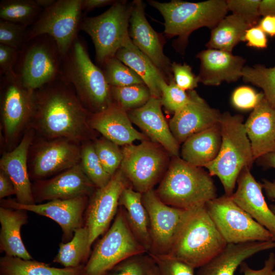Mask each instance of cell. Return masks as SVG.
Segmentation results:
<instances>
[{"label": "cell", "mask_w": 275, "mask_h": 275, "mask_svg": "<svg viewBox=\"0 0 275 275\" xmlns=\"http://www.w3.org/2000/svg\"><path fill=\"white\" fill-rule=\"evenodd\" d=\"M36 109L30 127L46 140L69 139L81 143L89 141L92 131L91 114L72 87L60 77L36 90Z\"/></svg>", "instance_id": "1"}, {"label": "cell", "mask_w": 275, "mask_h": 275, "mask_svg": "<svg viewBox=\"0 0 275 275\" xmlns=\"http://www.w3.org/2000/svg\"><path fill=\"white\" fill-rule=\"evenodd\" d=\"M155 193L165 204L183 209L205 205L217 198L216 186L208 172L179 156L172 157Z\"/></svg>", "instance_id": "2"}, {"label": "cell", "mask_w": 275, "mask_h": 275, "mask_svg": "<svg viewBox=\"0 0 275 275\" xmlns=\"http://www.w3.org/2000/svg\"><path fill=\"white\" fill-rule=\"evenodd\" d=\"M60 77L72 87L91 113L102 112L113 102L111 87L102 70L92 62L78 37L63 57Z\"/></svg>", "instance_id": "3"}, {"label": "cell", "mask_w": 275, "mask_h": 275, "mask_svg": "<svg viewBox=\"0 0 275 275\" xmlns=\"http://www.w3.org/2000/svg\"><path fill=\"white\" fill-rule=\"evenodd\" d=\"M227 244L204 205L191 210L168 253L164 255L198 268L218 254Z\"/></svg>", "instance_id": "4"}, {"label": "cell", "mask_w": 275, "mask_h": 275, "mask_svg": "<svg viewBox=\"0 0 275 275\" xmlns=\"http://www.w3.org/2000/svg\"><path fill=\"white\" fill-rule=\"evenodd\" d=\"M222 144L217 157L207 164L209 174L220 180L225 194L231 196L242 170L251 169L254 161L243 117L229 112L221 114L219 121Z\"/></svg>", "instance_id": "5"}, {"label": "cell", "mask_w": 275, "mask_h": 275, "mask_svg": "<svg viewBox=\"0 0 275 275\" xmlns=\"http://www.w3.org/2000/svg\"><path fill=\"white\" fill-rule=\"evenodd\" d=\"M163 16L164 34L169 38L178 37L175 45L184 51L190 34L202 27L214 28L229 11L225 0L192 3L179 0L169 2L149 1Z\"/></svg>", "instance_id": "6"}, {"label": "cell", "mask_w": 275, "mask_h": 275, "mask_svg": "<svg viewBox=\"0 0 275 275\" xmlns=\"http://www.w3.org/2000/svg\"><path fill=\"white\" fill-rule=\"evenodd\" d=\"M62 60L55 40L47 35H40L19 51L14 72L24 87L36 91L60 76Z\"/></svg>", "instance_id": "7"}, {"label": "cell", "mask_w": 275, "mask_h": 275, "mask_svg": "<svg viewBox=\"0 0 275 275\" xmlns=\"http://www.w3.org/2000/svg\"><path fill=\"white\" fill-rule=\"evenodd\" d=\"M132 3L115 1L103 13L95 17L82 18L80 29L91 38L95 57L101 65L114 57L129 38V20Z\"/></svg>", "instance_id": "8"}, {"label": "cell", "mask_w": 275, "mask_h": 275, "mask_svg": "<svg viewBox=\"0 0 275 275\" xmlns=\"http://www.w3.org/2000/svg\"><path fill=\"white\" fill-rule=\"evenodd\" d=\"M147 252L138 241L120 209L113 224L94 248L80 275H106L130 257Z\"/></svg>", "instance_id": "9"}, {"label": "cell", "mask_w": 275, "mask_h": 275, "mask_svg": "<svg viewBox=\"0 0 275 275\" xmlns=\"http://www.w3.org/2000/svg\"><path fill=\"white\" fill-rule=\"evenodd\" d=\"M120 169L133 189L144 194L163 177L169 166V154L159 144L145 140L139 145H125Z\"/></svg>", "instance_id": "10"}, {"label": "cell", "mask_w": 275, "mask_h": 275, "mask_svg": "<svg viewBox=\"0 0 275 275\" xmlns=\"http://www.w3.org/2000/svg\"><path fill=\"white\" fill-rule=\"evenodd\" d=\"M1 117L5 141L10 145L30 126L36 109V91L24 87L15 73L1 77Z\"/></svg>", "instance_id": "11"}, {"label": "cell", "mask_w": 275, "mask_h": 275, "mask_svg": "<svg viewBox=\"0 0 275 275\" xmlns=\"http://www.w3.org/2000/svg\"><path fill=\"white\" fill-rule=\"evenodd\" d=\"M206 209L227 243L274 240L272 234L226 195L205 204Z\"/></svg>", "instance_id": "12"}, {"label": "cell", "mask_w": 275, "mask_h": 275, "mask_svg": "<svg viewBox=\"0 0 275 275\" xmlns=\"http://www.w3.org/2000/svg\"><path fill=\"white\" fill-rule=\"evenodd\" d=\"M82 0H58L44 10L29 30L28 41L47 35L56 42L63 57L78 37L82 20Z\"/></svg>", "instance_id": "13"}, {"label": "cell", "mask_w": 275, "mask_h": 275, "mask_svg": "<svg viewBox=\"0 0 275 275\" xmlns=\"http://www.w3.org/2000/svg\"><path fill=\"white\" fill-rule=\"evenodd\" d=\"M147 211L152 248L149 254L167 255L191 209L169 206L161 201L153 189L142 194Z\"/></svg>", "instance_id": "14"}, {"label": "cell", "mask_w": 275, "mask_h": 275, "mask_svg": "<svg viewBox=\"0 0 275 275\" xmlns=\"http://www.w3.org/2000/svg\"><path fill=\"white\" fill-rule=\"evenodd\" d=\"M127 182V179L119 169L105 186L96 188L92 194L85 217L90 246L107 230L116 216L120 197L123 190L128 186Z\"/></svg>", "instance_id": "15"}, {"label": "cell", "mask_w": 275, "mask_h": 275, "mask_svg": "<svg viewBox=\"0 0 275 275\" xmlns=\"http://www.w3.org/2000/svg\"><path fill=\"white\" fill-rule=\"evenodd\" d=\"M37 143L31 159L33 176L41 178L62 172L80 163L81 145L59 138Z\"/></svg>", "instance_id": "16"}, {"label": "cell", "mask_w": 275, "mask_h": 275, "mask_svg": "<svg viewBox=\"0 0 275 275\" xmlns=\"http://www.w3.org/2000/svg\"><path fill=\"white\" fill-rule=\"evenodd\" d=\"M141 0L132 2L129 35L134 45L145 54L164 76L167 83L173 80L170 59L163 53L162 35L151 26L145 16Z\"/></svg>", "instance_id": "17"}, {"label": "cell", "mask_w": 275, "mask_h": 275, "mask_svg": "<svg viewBox=\"0 0 275 275\" xmlns=\"http://www.w3.org/2000/svg\"><path fill=\"white\" fill-rule=\"evenodd\" d=\"M2 207L30 211L49 217L58 224L63 231V241L71 240L75 231L82 227L83 213L88 206V197L68 200H53L44 204L24 205L16 201L2 199Z\"/></svg>", "instance_id": "18"}, {"label": "cell", "mask_w": 275, "mask_h": 275, "mask_svg": "<svg viewBox=\"0 0 275 275\" xmlns=\"http://www.w3.org/2000/svg\"><path fill=\"white\" fill-rule=\"evenodd\" d=\"M188 93V102L174 114L169 124L172 134L179 144L190 136L217 124L222 114L211 107L196 91Z\"/></svg>", "instance_id": "19"}, {"label": "cell", "mask_w": 275, "mask_h": 275, "mask_svg": "<svg viewBox=\"0 0 275 275\" xmlns=\"http://www.w3.org/2000/svg\"><path fill=\"white\" fill-rule=\"evenodd\" d=\"M95 187L79 163L51 179L38 182L32 188L35 200L41 202L88 197Z\"/></svg>", "instance_id": "20"}, {"label": "cell", "mask_w": 275, "mask_h": 275, "mask_svg": "<svg viewBox=\"0 0 275 275\" xmlns=\"http://www.w3.org/2000/svg\"><path fill=\"white\" fill-rule=\"evenodd\" d=\"M34 133L30 126L18 145L11 151L4 153L0 159L1 170L7 174L15 186L16 201L24 205L35 204L27 164Z\"/></svg>", "instance_id": "21"}, {"label": "cell", "mask_w": 275, "mask_h": 275, "mask_svg": "<svg viewBox=\"0 0 275 275\" xmlns=\"http://www.w3.org/2000/svg\"><path fill=\"white\" fill-rule=\"evenodd\" d=\"M160 98L151 97L143 106L127 112L131 122L172 157L179 156V144L164 118Z\"/></svg>", "instance_id": "22"}, {"label": "cell", "mask_w": 275, "mask_h": 275, "mask_svg": "<svg viewBox=\"0 0 275 275\" xmlns=\"http://www.w3.org/2000/svg\"><path fill=\"white\" fill-rule=\"evenodd\" d=\"M237 187L232 200L258 223L267 229L275 241V214L263 195L262 183L258 182L246 167L237 180Z\"/></svg>", "instance_id": "23"}, {"label": "cell", "mask_w": 275, "mask_h": 275, "mask_svg": "<svg viewBox=\"0 0 275 275\" xmlns=\"http://www.w3.org/2000/svg\"><path fill=\"white\" fill-rule=\"evenodd\" d=\"M88 122L92 129L119 146L131 144L135 140H147L133 127L127 112L115 102L102 112L91 113Z\"/></svg>", "instance_id": "24"}, {"label": "cell", "mask_w": 275, "mask_h": 275, "mask_svg": "<svg viewBox=\"0 0 275 275\" xmlns=\"http://www.w3.org/2000/svg\"><path fill=\"white\" fill-rule=\"evenodd\" d=\"M197 58L201 62L198 75L200 82L207 86H218L223 81H237L242 77L245 60L229 52L215 49L200 52Z\"/></svg>", "instance_id": "25"}, {"label": "cell", "mask_w": 275, "mask_h": 275, "mask_svg": "<svg viewBox=\"0 0 275 275\" xmlns=\"http://www.w3.org/2000/svg\"><path fill=\"white\" fill-rule=\"evenodd\" d=\"M244 124L254 160L275 152V108L265 96Z\"/></svg>", "instance_id": "26"}, {"label": "cell", "mask_w": 275, "mask_h": 275, "mask_svg": "<svg viewBox=\"0 0 275 275\" xmlns=\"http://www.w3.org/2000/svg\"><path fill=\"white\" fill-rule=\"evenodd\" d=\"M273 248L274 240L227 243L218 254L198 268L197 275H234L244 260Z\"/></svg>", "instance_id": "27"}, {"label": "cell", "mask_w": 275, "mask_h": 275, "mask_svg": "<svg viewBox=\"0 0 275 275\" xmlns=\"http://www.w3.org/2000/svg\"><path fill=\"white\" fill-rule=\"evenodd\" d=\"M221 144L218 123L188 138L181 147V158L193 166L205 167L217 157Z\"/></svg>", "instance_id": "28"}, {"label": "cell", "mask_w": 275, "mask_h": 275, "mask_svg": "<svg viewBox=\"0 0 275 275\" xmlns=\"http://www.w3.org/2000/svg\"><path fill=\"white\" fill-rule=\"evenodd\" d=\"M115 57L142 78L152 97L160 98V85L163 81L167 82L164 76L152 62L134 45L130 37L117 51Z\"/></svg>", "instance_id": "29"}, {"label": "cell", "mask_w": 275, "mask_h": 275, "mask_svg": "<svg viewBox=\"0 0 275 275\" xmlns=\"http://www.w3.org/2000/svg\"><path fill=\"white\" fill-rule=\"evenodd\" d=\"M28 223L26 211L1 206L0 249L6 255L32 260L20 235L21 227Z\"/></svg>", "instance_id": "30"}, {"label": "cell", "mask_w": 275, "mask_h": 275, "mask_svg": "<svg viewBox=\"0 0 275 275\" xmlns=\"http://www.w3.org/2000/svg\"><path fill=\"white\" fill-rule=\"evenodd\" d=\"M119 205L124 212L129 228L147 252L152 248L149 219L142 202V194L127 186L122 191Z\"/></svg>", "instance_id": "31"}, {"label": "cell", "mask_w": 275, "mask_h": 275, "mask_svg": "<svg viewBox=\"0 0 275 275\" xmlns=\"http://www.w3.org/2000/svg\"><path fill=\"white\" fill-rule=\"evenodd\" d=\"M251 27L253 26L241 16L234 14L226 16L212 29L206 46L208 49L232 52L234 46L243 41L246 31Z\"/></svg>", "instance_id": "32"}, {"label": "cell", "mask_w": 275, "mask_h": 275, "mask_svg": "<svg viewBox=\"0 0 275 275\" xmlns=\"http://www.w3.org/2000/svg\"><path fill=\"white\" fill-rule=\"evenodd\" d=\"M83 267L56 268L32 259L7 255L0 259L1 275H80Z\"/></svg>", "instance_id": "33"}, {"label": "cell", "mask_w": 275, "mask_h": 275, "mask_svg": "<svg viewBox=\"0 0 275 275\" xmlns=\"http://www.w3.org/2000/svg\"><path fill=\"white\" fill-rule=\"evenodd\" d=\"M91 246L87 227L77 229L72 239L67 243H61L53 262L65 267H76L81 265L89 255Z\"/></svg>", "instance_id": "34"}, {"label": "cell", "mask_w": 275, "mask_h": 275, "mask_svg": "<svg viewBox=\"0 0 275 275\" xmlns=\"http://www.w3.org/2000/svg\"><path fill=\"white\" fill-rule=\"evenodd\" d=\"M42 11L35 0H3L0 3L1 20L26 26L33 25Z\"/></svg>", "instance_id": "35"}, {"label": "cell", "mask_w": 275, "mask_h": 275, "mask_svg": "<svg viewBox=\"0 0 275 275\" xmlns=\"http://www.w3.org/2000/svg\"><path fill=\"white\" fill-rule=\"evenodd\" d=\"M80 164L96 188L105 186L112 177L104 170L95 152L93 143L89 141L82 143Z\"/></svg>", "instance_id": "36"}, {"label": "cell", "mask_w": 275, "mask_h": 275, "mask_svg": "<svg viewBox=\"0 0 275 275\" xmlns=\"http://www.w3.org/2000/svg\"><path fill=\"white\" fill-rule=\"evenodd\" d=\"M111 94L113 102L126 112L143 106L152 97L149 89L145 84L111 87Z\"/></svg>", "instance_id": "37"}, {"label": "cell", "mask_w": 275, "mask_h": 275, "mask_svg": "<svg viewBox=\"0 0 275 275\" xmlns=\"http://www.w3.org/2000/svg\"><path fill=\"white\" fill-rule=\"evenodd\" d=\"M242 77L244 81L261 88L268 102L275 108V66H244L242 70Z\"/></svg>", "instance_id": "38"}, {"label": "cell", "mask_w": 275, "mask_h": 275, "mask_svg": "<svg viewBox=\"0 0 275 275\" xmlns=\"http://www.w3.org/2000/svg\"><path fill=\"white\" fill-rule=\"evenodd\" d=\"M102 66L106 81L111 87H122L145 84L133 70L115 57L107 60Z\"/></svg>", "instance_id": "39"}, {"label": "cell", "mask_w": 275, "mask_h": 275, "mask_svg": "<svg viewBox=\"0 0 275 275\" xmlns=\"http://www.w3.org/2000/svg\"><path fill=\"white\" fill-rule=\"evenodd\" d=\"M95 152L104 170L113 176L120 168L123 151L119 146L103 137L93 143Z\"/></svg>", "instance_id": "40"}, {"label": "cell", "mask_w": 275, "mask_h": 275, "mask_svg": "<svg viewBox=\"0 0 275 275\" xmlns=\"http://www.w3.org/2000/svg\"><path fill=\"white\" fill-rule=\"evenodd\" d=\"M155 262L144 253L130 257L114 266L106 275H148Z\"/></svg>", "instance_id": "41"}, {"label": "cell", "mask_w": 275, "mask_h": 275, "mask_svg": "<svg viewBox=\"0 0 275 275\" xmlns=\"http://www.w3.org/2000/svg\"><path fill=\"white\" fill-rule=\"evenodd\" d=\"M28 27L0 19V44L21 50L28 41Z\"/></svg>", "instance_id": "42"}, {"label": "cell", "mask_w": 275, "mask_h": 275, "mask_svg": "<svg viewBox=\"0 0 275 275\" xmlns=\"http://www.w3.org/2000/svg\"><path fill=\"white\" fill-rule=\"evenodd\" d=\"M160 101L168 112L174 114L188 102V93L179 88L174 79L169 84L163 81L160 85Z\"/></svg>", "instance_id": "43"}, {"label": "cell", "mask_w": 275, "mask_h": 275, "mask_svg": "<svg viewBox=\"0 0 275 275\" xmlns=\"http://www.w3.org/2000/svg\"><path fill=\"white\" fill-rule=\"evenodd\" d=\"M150 255L156 264L160 275H195V268L180 260L167 255Z\"/></svg>", "instance_id": "44"}, {"label": "cell", "mask_w": 275, "mask_h": 275, "mask_svg": "<svg viewBox=\"0 0 275 275\" xmlns=\"http://www.w3.org/2000/svg\"><path fill=\"white\" fill-rule=\"evenodd\" d=\"M228 11L241 16L253 26H256L259 18L261 0H227Z\"/></svg>", "instance_id": "45"}, {"label": "cell", "mask_w": 275, "mask_h": 275, "mask_svg": "<svg viewBox=\"0 0 275 275\" xmlns=\"http://www.w3.org/2000/svg\"><path fill=\"white\" fill-rule=\"evenodd\" d=\"M171 70L176 84L185 91L194 90L200 82L198 76H196L191 67L186 64L173 62L171 64Z\"/></svg>", "instance_id": "46"}, {"label": "cell", "mask_w": 275, "mask_h": 275, "mask_svg": "<svg viewBox=\"0 0 275 275\" xmlns=\"http://www.w3.org/2000/svg\"><path fill=\"white\" fill-rule=\"evenodd\" d=\"M264 96L263 93H257L249 87L237 88L232 96L233 104L239 109H254Z\"/></svg>", "instance_id": "47"}, {"label": "cell", "mask_w": 275, "mask_h": 275, "mask_svg": "<svg viewBox=\"0 0 275 275\" xmlns=\"http://www.w3.org/2000/svg\"><path fill=\"white\" fill-rule=\"evenodd\" d=\"M19 51L8 46L0 44V75L14 74V68Z\"/></svg>", "instance_id": "48"}, {"label": "cell", "mask_w": 275, "mask_h": 275, "mask_svg": "<svg viewBox=\"0 0 275 275\" xmlns=\"http://www.w3.org/2000/svg\"><path fill=\"white\" fill-rule=\"evenodd\" d=\"M243 41L247 42V45L251 47L263 48L267 46L266 34L259 26L250 28L245 32Z\"/></svg>", "instance_id": "49"}, {"label": "cell", "mask_w": 275, "mask_h": 275, "mask_svg": "<svg viewBox=\"0 0 275 275\" xmlns=\"http://www.w3.org/2000/svg\"><path fill=\"white\" fill-rule=\"evenodd\" d=\"M274 267L275 254L273 253L269 254L263 267L259 269H252L244 262L240 265L241 272L243 275H271Z\"/></svg>", "instance_id": "50"}, {"label": "cell", "mask_w": 275, "mask_h": 275, "mask_svg": "<svg viewBox=\"0 0 275 275\" xmlns=\"http://www.w3.org/2000/svg\"><path fill=\"white\" fill-rule=\"evenodd\" d=\"M16 195L15 186L10 177L3 171L0 170V199Z\"/></svg>", "instance_id": "51"}, {"label": "cell", "mask_w": 275, "mask_h": 275, "mask_svg": "<svg viewBox=\"0 0 275 275\" xmlns=\"http://www.w3.org/2000/svg\"><path fill=\"white\" fill-rule=\"evenodd\" d=\"M259 26L266 34L270 36H275V16L267 15L261 20Z\"/></svg>", "instance_id": "52"}, {"label": "cell", "mask_w": 275, "mask_h": 275, "mask_svg": "<svg viewBox=\"0 0 275 275\" xmlns=\"http://www.w3.org/2000/svg\"><path fill=\"white\" fill-rule=\"evenodd\" d=\"M116 1L112 0H82V10L86 12L113 4Z\"/></svg>", "instance_id": "53"}, {"label": "cell", "mask_w": 275, "mask_h": 275, "mask_svg": "<svg viewBox=\"0 0 275 275\" xmlns=\"http://www.w3.org/2000/svg\"><path fill=\"white\" fill-rule=\"evenodd\" d=\"M259 14L260 16H275V0H261Z\"/></svg>", "instance_id": "54"}, {"label": "cell", "mask_w": 275, "mask_h": 275, "mask_svg": "<svg viewBox=\"0 0 275 275\" xmlns=\"http://www.w3.org/2000/svg\"><path fill=\"white\" fill-rule=\"evenodd\" d=\"M262 184L267 197L275 200V181H271L267 179H263ZM270 208L275 214V205Z\"/></svg>", "instance_id": "55"}, {"label": "cell", "mask_w": 275, "mask_h": 275, "mask_svg": "<svg viewBox=\"0 0 275 275\" xmlns=\"http://www.w3.org/2000/svg\"><path fill=\"white\" fill-rule=\"evenodd\" d=\"M262 158L266 166L275 169V152L268 153Z\"/></svg>", "instance_id": "56"}, {"label": "cell", "mask_w": 275, "mask_h": 275, "mask_svg": "<svg viewBox=\"0 0 275 275\" xmlns=\"http://www.w3.org/2000/svg\"><path fill=\"white\" fill-rule=\"evenodd\" d=\"M39 7L42 10H45L52 6L56 0H35Z\"/></svg>", "instance_id": "57"}, {"label": "cell", "mask_w": 275, "mask_h": 275, "mask_svg": "<svg viewBox=\"0 0 275 275\" xmlns=\"http://www.w3.org/2000/svg\"><path fill=\"white\" fill-rule=\"evenodd\" d=\"M148 275H160L158 268L155 263L150 270Z\"/></svg>", "instance_id": "58"}, {"label": "cell", "mask_w": 275, "mask_h": 275, "mask_svg": "<svg viewBox=\"0 0 275 275\" xmlns=\"http://www.w3.org/2000/svg\"><path fill=\"white\" fill-rule=\"evenodd\" d=\"M271 275H275V270H274Z\"/></svg>", "instance_id": "59"}]
</instances>
